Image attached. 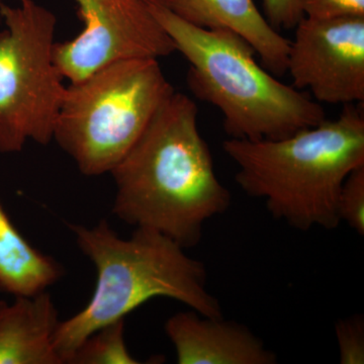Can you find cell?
<instances>
[{
    "instance_id": "17",
    "label": "cell",
    "mask_w": 364,
    "mask_h": 364,
    "mask_svg": "<svg viewBox=\"0 0 364 364\" xmlns=\"http://www.w3.org/2000/svg\"><path fill=\"white\" fill-rule=\"evenodd\" d=\"M267 20L275 28H296L304 16L303 0H263Z\"/></svg>"
},
{
    "instance_id": "4",
    "label": "cell",
    "mask_w": 364,
    "mask_h": 364,
    "mask_svg": "<svg viewBox=\"0 0 364 364\" xmlns=\"http://www.w3.org/2000/svg\"><path fill=\"white\" fill-rule=\"evenodd\" d=\"M145 1L176 51L188 60L193 95L221 112L231 138L275 140L326 119L318 102L258 65L255 51L240 36L191 25L161 0Z\"/></svg>"
},
{
    "instance_id": "2",
    "label": "cell",
    "mask_w": 364,
    "mask_h": 364,
    "mask_svg": "<svg viewBox=\"0 0 364 364\" xmlns=\"http://www.w3.org/2000/svg\"><path fill=\"white\" fill-rule=\"evenodd\" d=\"M223 149L238 167L237 184L273 218L299 231L334 230L345 179L364 166L363 112L348 105L334 121L275 140L230 138Z\"/></svg>"
},
{
    "instance_id": "7",
    "label": "cell",
    "mask_w": 364,
    "mask_h": 364,
    "mask_svg": "<svg viewBox=\"0 0 364 364\" xmlns=\"http://www.w3.org/2000/svg\"><path fill=\"white\" fill-rule=\"evenodd\" d=\"M85 30L68 42L55 43L53 60L71 83L117 60L169 56L172 40L145 0H75Z\"/></svg>"
},
{
    "instance_id": "15",
    "label": "cell",
    "mask_w": 364,
    "mask_h": 364,
    "mask_svg": "<svg viewBox=\"0 0 364 364\" xmlns=\"http://www.w3.org/2000/svg\"><path fill=\"white\" fill-rule=\"evenodd\" d=\"M339 345L340 363H364V320L363 316L337 321L335 325Z\"/></svg>"
},
{
    "instance_id": "3",
    "label": "cell",
    "mask_w": 364,
    "mask_h": 364,
    "mask_svg": "<svg viewBox=\"0 0 364 364\" xmlns=\"http://www.w3.org/2000/svg\"><path fill=\"white\" fill-rule=\"evenodd\" d=\"M69 227L95 264L97 279L90 303L57 327L54 346L63 363L93 332L153 298L176 299L205 317H223L219 301L208 291L203 263L166 235L136 228L123 239L105 221L92 228Z\"/></svg>"
},
{
    "instance_id": "6",
    "label": "cell",
    "mask_w": 364,
    "mask_h": 364,
    "mask_svg": "<svg viewBox=\"0 0 364 364\" xmlns=\"http://www.w3.org/2000/svg\"><path fill=\"white\" fill-rule=\"evenodd\" d=\"M0 1V153L53 140L66 86L53 60L56 16L33 0Z\"/></svg>"
},
{
    "instance_id": "5",
    "label": "cell",
    "mask_w": 364,
    "mask_h": 364,
    "mask_svg": "<svg viewBox=\"0 0 364 364\" xmlns=\"http://www.w3.org/2000/svg\"><path fill=\"white\" fill-rule=\"evenodd\" d=\"M173 92L158 59L112 62L66 87L53 140L85 176L111 173Z\"/></svg>"
},
{
    "instance_id": "8",
    "label": "cell",
    "mask_w": 364,
    "mask_h": 364,
    "mask_svg": "<svg viewBox=\"0 0 364 364\" xmlns=\"http://www.w3.org/2000/svg\"><path fill=\"white\" fill-rule=\"evenodd\" d=\"M289 43L287 72L296 90L330 105L364 102V16H303Z\"/></svg>"
},
{
    "instance_id": "10",
    "label": "cell",
    "mask_w": 364,
    "mask_h": 364,
    "mask_svg": "<svg viewBox=\"0 0 364 364\" xmlns=\"http://www.w3.org/2000/svg\"><path fill=\"white\" fill-rule=\"evenodd\" d=\"M181 20L198 28H222L243 38L275 75L287 73L289 43L258 11L253 0H161Z\"/></svg>"
},
{
    "instance_id": "11",
    "label": "cell",
    "mask_w": 364,
    "mask_h": 364,
    "mask_svg": "<svg viewBox=\"0 0 364 364\" xmlns=\"http://www.w3.org/2000/svg\"><path fill=\"white\" fill-rule=\"evenodd\" d=\"M59 323L46 291L0 301V364H63L54 346Z\"/></svg>"
},
{
    "instance_id": "13",
    "label": "cell",
    "mask_w": 364,
    "mask_h": 364,
    "mask_svg": "<svg viewBox=\"0 0 364 364\" xmlns=\"http://www.w3.org/2000/svg\"><path fill=\"white\" fill-rule=\"evenodd\" d=\"M69 364H138L124 340V318L93 332L68 358Z\"/></svg>"
},
{
    "instance_id": "14",
    "label": "cell",
    "mask_w": 364,
    "mask_h": 364,
    "mask_svg": "<svg viewBox=\"0 0 364 364\" xmlns=\"http://www.w3.org/2000/svg\"><path fill=\"white\" fill-rule=\"evenodd\" d=\"M340 222L344 221L360 236L364 235V166L345 179L338 198Z\"/></svg>"
},
{
    "instance_id": "12",
    "label": "cell",
    "mask_w": 364,
    "mask_h": 364,
    "mask_svg": "<svg viewBox=\"0 0 364 364\" xmlns=\"http://www.w3.org/2000/svg\"><path fill=\"white\" fill-rule=\"evenodd\" d=\"M62 274L59 263L33 247L0 205V291L14 296H37Z\"/></svg>"
},
{
    "instance_id": "16",
    "label": "cell",
    "mask_w": 364,
    "mask_h": 364,
    "mask_svg": "<svg viewBox=\"0 0 364 364\" xmlns=\"http://www.w3.org/2000/svg\"><path fill=\"white\" fill-rule=\"evenodd\" d=\"M306 18L334 20L364 16V0H303Z\"/></svg>"
},
{
    "instance_id": "9",
    "label": "cell",
    "mask_w": 364,
    "mask_h": 364,
    "mask_svg": "<svg viewBox=\"0 0 364 364\" xmlns=\"http://www.w3.org/2000/svg\"><path fill=\"white\" fill-rule=\"evenodd\" d=\"M179 364H274L277 356L246 326L196 311L177 313L165 324Z\"/></svg>"
},
{
    "instance_id": "1",
    "label": "cell",
    "mask_w": 364,
    "mask_h": 364,
    "mask_svg": "<svg viewBox=\"0 0 364 364\" xmlns=\"http://www.w3.org/2000/svg\"><path fill=\"white\" fill-rule=\"evenodd\" d=\"M198 114L196 102L174 91L111 171L114 215L186 249L198 245L203 225L231 205L198 130Z\"/></svg>"
}]
</instances>
